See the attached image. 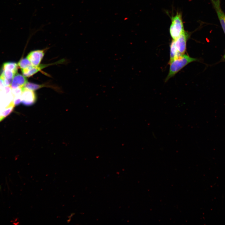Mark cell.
<instances>
[{
  "label": "cell",
  "instance_id": "cell-6",
  "mask_svg": "<svg viewBox=\"0 0 225 225\" xmlns=\"http://www.w3.org/2000/svg\"><path fill=\"white\" fill-rule=\"evenodd\" d=\"M211 1L225 34V14L221 8L220 0H211Z\"/></svg>",
  "mask_w": 225,
  "mask_h": 225
},
{
  "label": "cell",
  "instance_id": "cell-1",
  "mask_svg": "<svg viewBox=\"0 0 225 225\" xmlns=\"http://www.w3.org/2000/svg\"><path fill=\"white\" fill-rule=\"evenodd\" d=\"M197 60V59L191 57L185 54L172 60L169 63L170 68L168 74L165 79V82L173 77L189 63Z\"/></svg>",
  "mask_w": 225,
  "mask_h": 225
},
{
  "label": "cell",
  "instance_id": "cell-5",
  "mask_svg": "<svg viewBox=\"0 0 225 225\" xmlns=\"http://www.w3.org/2000/svg\"><path fill=\"white\" fill-rule=\"evenodd\" d=\"M44 54L43 50H37L31 52L27 55V58L32 65L37 66L39 65Z\"/></svg>",
  "mask_w": 225,
  "mask_h": 225
},
{
  "label": "cell",
  "instance_id": "cell-12",
  "mask_svg": "<svg viewBox=\"0 0 225 225\" xmlns=\"http://www.w3.org/2000/svg\"><path fill=\"white\" fill-rule=\"evenodd\" d=\"M43 85H38L27 82L25 84L23 87L34 91L43 87Z\"/></svg>",
  "mask_w": 225,
  "mask_h": 225
},
{
  "label": "cell",
  "instance_id": "cell-7",
  "mask_svg": "<svg viewBox=\"0 0 225 225\" xmlns=\"http://www.w3.org/2000/svg\"><path fill=\"white\" fill-rule=\"evenodd\" d=\"M50 64L39 65L37 66L32 65L26 68L21 69L23 75L26 77L32 76L43 68L48 66Z\"/></svg>",
  "mask_w": 225,
  "mask_h": 225
},
{
  "label": "cell",
  "instance_id": "cell-4",
  "mask_svg": "<svg viewBox=\"0 0 225 225\" xmlns=\"http://www.w3.org/2000/svg\"><path fill=\"white\" fill-rule=\"evenodd\" d=\"M37 99L34 91L23 88L22 94V102L24 105L30 106L33 104Z\"/></svg>",
  "mask_w": 225,
  "mask_h": 225
},
{
  "label": "cell",
  "instance_id": "cell-3",
  "mask_svg": "<svg viewBox=\"0 0 225 225\" xmlns=\"http://www.w3.org/2000/svg\"><path fill=\"white\" fill-rule=\"evenodd\" d=\"M190 36L189 33L185 31L177 38L172 40L177 50L181 55L184 54L185 52L187 42Z\"/></svg>",
  "mask_w": 225,
  "mask_h": 225
},
{
  "label": "cell",
  "instance_id": "cell-9",
  "mask_svg": "<svg viewBox=\"0 0 225 225\" xmlns=\"http://www.w3.org/2000/svg\"><path fill=\"white\" fill-rule=\"evenodd\" d=\"M18 64L13 62H7L4 63L2 66V70L12 71L16 73L18 71Z\"/></svg>",
  "mask_w": 225,
  "mask_h": 225
},
{
  "label": "cell",
  "instance_id": "cell-8",
  "mask_svg": "<svg viewBox=\"0 0 225 225\" xmlns=\"http://www.w3.org/2000/svg\"><path fill=\"white\" fill-rule=\"evenodd\" d=\"M28 82L26 77L19 74H16L14 77L11 83V88L18 87H23Z\"/></svg>",
  "mask_w": 225,
  "mask_h": 225
},
{
  "label": "cell",
  "instance_id": "cell-13",
  "mask_svg": "<svg viewBox=\"0 0 225 225\" xmlns=\"http://www.w3.org/2000/svg\"><path fill=\"white\" fill-rule=\"evenodd\" d=\"M4 118L0 116V122L2 121Z\"/></svg>",
  "mask_w": 225,
  "mask_h": 225
},
{
  "label": "cell",
  "instance_id": "cell-11",
  "mask_svg": "<svg viewBox=\"0 0 225 225\" xmlns=\"http://www.w3.org/2000/svg\"><path fill=\"white\" fill-rule=\"evenodd\" d=\"M18 64L21 69L26 68L32 65L30 61L27 58L21 59Z\"/></svg>",
  "mask_w": 225,
  "mask_h": 225
},
{
  "label": "cell",
  "instance_id": "cell-10",
  "mask_svg": "<svg viewBox=\"0 0 225 225\" xmlns=\"http://www.w3.org/2000/svg\"><path fill=\"white\" fill-rule=\"evenodd\" d=\"M170 60L169 63L173 59L178 57L182 55L180 54L177 50L176 47L175 46L173 41L172 40L171 42L170 45Z\"/></svg>",
  "mask_w": 225,
  "mask_h": 225
},
{
  "label": "cell",
  "instance_id": "cell-2",
  "mask_svg": "<svg viewBox=\"0 0 225 225\" xmlns=\"http://www.w3.org/2000/svg\"><path fill=\"white\" fill-rule=\"evenodd\" d=\"M171 20L169 32L172 40H175L185 31L181 13L177 12L175 16L171 18Z\"/></svg>",
  "mask_w": 225,
  "mask_h": 225
}]
</instances>
